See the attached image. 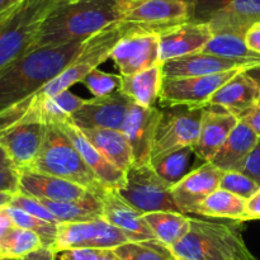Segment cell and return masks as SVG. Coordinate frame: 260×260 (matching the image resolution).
<instances>
[{
	"label": "cell",
	"instance_id": "obj_9",
	"mask_svg": "<svg viewBox=\"0 0 260 260\" xmlns=\"http://www.w3.org/2000/svg\"><path fill=\"white\" fill-rule=\"evenodd\" d=\"M126 243L129 240L119 229L98 217L81 222L58 223L52 250L57 254L74 249H116Z\"/></svg>",
	"mask_w": 260,
	"mask_h": 260
},
{
	"label": "cell",
	"instance_id": "obj_54",
	"mask_svg": "<svg viewBox=\"0 0 260 260\" xmlns=\"http://www.w3.org/2000/svg\"><path fill=\"white\" fill-rule=\"evenodd\" d=\"M69 2H70V0H69Z\"/></svg>",
	"mask_w": 260,
	"mask_h": 260
},
{
	"label": "cell",
	"instance_id": "obj_44",
	"mask_svg": "<svg viewBox=\"0 0 260 260\" xmlns=\"http://www.w3.org/2000/svg\"><path fill=\"white\" fill-rule=\"evenodd\" d=\"M13 228H15V225L10 216L8 215L5 207L0 208V239L4 238Z\"/></svg>",
	"mask_w": 260,
	"mask_h": 260
},
{
	"label": "cell",
	"instance_id": "obj_36",
	"mask_svg": "<svg viewBox=\"0 0 260 260\" xmlns=\"http://www.w3.org/2000/svg\"><path fill=\"white\" fill-rule=\"evenodd\" d=\"M220 189L228 190L233 194L249 200L254 193L258 192L260 187L241 172H223L220 182Z\"/></svg>",
	"mask_w": 260,
	"mask_h": 260
},
{
	"label": "cell",
	"instance_id": "obj_23",
	"mask_svg": "<svg viewBox=\"0 0 260 260\" xmlns=\"http://www.w3.org/2000/svg\"><path fill=\"white\" fill-rule=\"evenodd\" d=\"M245 71L239 73L221 86L208 104L222 107L238 119L258 107L260 104L259 88Z\"/></svg>",
	"mask_w": 260,
	"mask_h": 260
},
{
	"label": "cell",
	"instance_id": "obj_39",
	"mask_svg": "<svg viewBox=\"0 0 260 260\" xmlns=\"http://www.w3.org/2000/svg\"><path fill=\"white\" fill-rule=\"evenodd\" d=\"M240 172L248 175L260 187V137L253 151L249 154V156L244 161L243 167L240 168Z\"/></svg>",
	"mask_w": 260,
	"mask_h": 260
},
{
	"label": "cell",
	"instance_id": "obj_47",
	"mask_svg": "<svg viewBox=\"0 0 260 260\" xmlns=\"http://www.w3.org/2000/svg\"><path fill=\"white\" fill-rule=\"evenodd\" d=\"M20 2H22V0H0V15H2L3 13L8 12L9 9H12V8L15 7L17 4H19Z\"/></svg>",
	"mask_w": 260,
	"mask_h": 260
},
{
	"label": "cell",
	"instance_id": "obj_18",
	"mask_svg": "<svg viewBox=\"0 0 260 260\" xmlns=\"http://www.w3.org/2000/svg\"><path fill=\"white\" fill-rule=\"evenodd\" d=\"M99 197L102 201V217L119 229L129 241L141 243L157 240L145 222L142 213L129 206L116 189L104 188Z\"/></svg>",
	"mask_w": 260,
	"mask_h": 260
},
{
	"label": "cell",
	"instance_id": "obj_4",
	"mask_svg": "<svg viewBox=\"0 0 260 260\" xmlns=\"http://www.w3.org/2000/svg\"><path fill=\"white\" fill-rule=\"evenodd\" d=\"M65 0H22L0 15V73L28 53L41 25Z\"/></svg>",
	"mask_w": 260,
	"mask_h": 260
},
{
	"label": "cell",
	"instance_id": "obj_30",
	"mask_svg": "<svg viewBox=\"0 0 260 260\" xmlns=\"http://www.w3.org/2000/svg\"><path fill=\"white\" fill-rule=\"evenodd\" d=\"M193 156H196L192 146L182 147L167 152L150 161V167L169 185H175L187 177L192 170Z\"/></svg>",
	"mask_w": 260,
	"mask_h": 260
},
{
	"label": "cell",
	"instance_id": "obj_45",
	"mask_svg": "<svg viewBox=\"0 0 260 260\" xmlns=\"http://www.w3.org/2000/svg\"><path fill=\"white\" fill-rule=\"evenodd\" d=\"M19 260H56V253L52 249L42 248Z\"/></svg>",
	"mask_w": 260,
	"mask_h": 260
},
{
	"label": "cell",
	"instance_id": "obj_51",
	"mask_svg": "<svg viewBox=\"0 0 260 260\" xmlns=\"http://www.w3.org/2000/svg\"><path fill=\"white\" fill-rule=\"evenodd\" d=\"M172 260H184V259H182V258H178V256H173V258H172Z\"/></svg>",
	"mask_w": 260,
	"mask_h": 260
},
{
	"label": "cell",
	"instance_id": "obj_40",
	"mask_svg": "<svg viewBox=\"0 0 260 260\" xmlns=\"http://www.w3.org/2000/svg\"><path fill=\"white\" fill-rule=\"evenodd\" d=\"M19 193V172L15 168L0 170V193Z\"/></svg>",
	"mask_w": 260,
	"mask_h": 260
},
{
	"label": "cell",
	"instance_id": "obj_2",
	"mask_svg": "<svg viewBox=\"0 0 260 260\" xmlns=\"http://www.w3.org/2000/svg\"><path fill=\"white\" fill-rule=\"evenodd\" d=\"M84 42L29 51L0 73V112L25 101L60 75L80 53Z\"/></svg>",
	"mask_w": 260,
	"mask_h": 260
},
{
	"label": "cell",
	"instance_id": "obj_1",
	"mask_svg": "<svg viewBox=\"0 0 260 260\" xmlns=\"http://www.w3.org/2000/svg\"><path fill=\"white\" fill-rule=\"evenodd\" d=\"M131 5L126 0H65L46 18L30 51L84 42L122 22Z\"/></svg>",
	"mask_w": 260,
	"mask_h": 260
},
{
	"label": "cell",
	"instance_id": "obj_31",
	"mask_svg": "<svg viewBox=\"0 0 260 260\" xmlns=\"http://www.w3.org/2000/svg\"><path fill=\"white\" fill-rule=\"evenodd\" d=\"M202 52L235 61L260 65V55L249 50L245 37L235 33H216L210 42L203 47Z\"/></svg>",
	"mask_w": 260,
	"mask_h": 260
},
{
	"label": "cell",
	"instance_id": "obj_32",
	"mask_svg": "<svg viewBox=\"0 0 260 260\" xmlns=\"http://www.w3.org/2000/svg\"><path fill=\"white\" fill-rule=\"evenodd\" d=\"M42 248V240L37 234L17 226L0 239L2 259H22Z\"/></svg>",
	"mask_w": 260,
	"mask_h": 260
},
{
	"label": "cell",
	"instance_id": "obj_15",
	"mask_svg": "<svg viewBox=\"0 0 260 260\" xmlns=\"http://www.w3.org/2000/svg\"><path fill=\"white\" fill-rule=\"evenodd\" d=\"M223 172L212 162H203L172 187V194L182 213H196L198 206L217 189Z\"/></svg>",
	"mask_w": 260,
	"mask_h": 260
},
{
	"label": "cell",
	"instance_id": "obj_7",
	"mask_svg": "<svg viewBox=\"0 0 260 260\" xmlns=\"http://www.w3.org/2000/svg\"><path fill=\"white\" fill-rule=\"evenodd\" d=\"M203 114L205 107L174 106L160 108L151 160L182 147L194 146L200 136Z\"/></svg>",
	"mask_w": 260,
	"mask_h": 260
},
{
	"label": "cell",
	"instance_id": "obj_27",
	"mask_svg": "<svg viewBox=\"0 0 260 260\" xmlns=\"http://www.w3.org/2000/svg\"><path fill=\"white\" fill-rule=\"evenodd\" d=\"M157 240L167 248L172 249L188 234L190 228V218L179 212H150L142 215Z\"/></svg>",
	"mask_w": 260,
	"mask_h": 260
},
{
	"label": "cell",
	"instance_id": "obj_24",
	"mask_svg": "<svg viewBox=\"0 0 260 260\" xmlns=\"http://www.w3.org/2000/svg\"><path fill=\"white\" fill-rule=\"evenodd\" d=\"M259 137L243 121H239L225 144L210 162L222 172H240L244 161L255 147Z\"/></svg>",
	"mask_w": 260,
	"mask_h": 260
},
{
	"label": "cell",
	"instance_id": "obj_55",
	"mask_svg": "<svg viewBox=\"0 0 260 260\" xmlns=\"http://www.w3.org/2000/svg\"><path fill=\"white\" fill-rule=\"evenodd\" d=\"M0 260H2V259H0Z\"/></svg>",
	"mask_w": 260,
	"mask_h": 260
},
{
	"label": "cell",
	"instance_id": "obj_35",
	"mask_svg": "<svg viewBox=\"0 0 260 260\" xmlns=\"http://www.w3.org/2000/svg\"><path fill=\"white\" fill-rule=\"evenodd\" d=\"M122 76L117 74H108L95 69L85 76L83 84L94 96H106L121 89Z\"/></svg>",
	"mask_w": 260,
	"mask_h": 260
},
{
	"label": "cell",
	"instance_id": "obj_37",
	"mask_svg": "<svg viewBox=\"0 0 260 260\" xmlns=\"http://www.w3.org/2000/svg\"><path fill=\"white\" fill-rule=\"evenodd\" d=\"M9 206H13V207H17L19 210H23L24 212L29 213V215L35 216V217L41 218L43 221H48V222L53 223H60L55 217L52 216V213L42 205L38 200L33 197H28V196L20 194V193H17V194L13 197L12 202L9 203Z\"/></svg>",
	"mask_w": 260,
	"mask_h": 260
},
{
	"label": "cell",
	"instance_id": "obj_26",
	"mask_svg": "<svg viewBox=\"0 0 260 260\" xmlns=\"http://www.w3.org/2000/svg\"><path fill=\"white\" fill-rule=\"evenodd\" d=\"M88 141L111 161L126 173L134 165L131 147L121 131L114 129H81Z\"/></svg>",
	"mask_w": 260,
	"mask_h": 260
},
{
	"label": "cell",
	"instance_id": "obj_46",
	"mask_svg": "<svg viewBox=\"0 0 260 260\" xmlns=\"http://www.w3.org/2000/svg\"><path fill=\"white\" fill-rule=\"evenodd\" d=\"M245 73L248 74V75L250 76V78L253 79L254 81H255V84H256V85H258L259 91H260V65L253 66V68L248 69V70H246Z\"/></svg>",
	"mask_w": 260,
	"mask_h": 260
},
{
	"label": "cell",
	"instance_id": "obj_38",
	"mask_svg": "<svg viewBox=\"0 0 260 260\" xmlns=\"http://www.w3.org/2000/svg\"><path fill=\"white\" fill-rule=\"evenodd\" d=\"M60 260H122L113 249H74L62 251Z\"/></svg>",
	"mask_w": 260,
	"mask_h": 260
},
{
	"label": "cell",
	"instance_id": "obj_13",
	"mask_svg": "<svg viewBox=\"0 0 260 260\" xmlns=\"http://www.w3.org/2000/svg\"><path fill=\"white\" fill-rule=\"evenodd\" d=\"M47 126L41 122H22L0 131V147L7 152L13 167L28 170L37 159Z\"/></svg>",
	"mask_w": 260,
	"mask_h": 260
},
{
	"label": "cell",
	"instance_id": "obj_10",
	"mask_svg": "<svg viewBox=\"0 0 260 260\" xmlns=\"http://www.w3.org/2000/svg\"><path fill=\"white\" fill-rule=\"evenodd\" d=\"M241 71L245 70H230L194 78H164L157 104L161 108L174 106L205 107L221 86Z\"/></svg>",
	"mask_w": 260,
	"mask_h": 260
},
{
	"label": "cell",
	"instance_id": "obj_20",
	"mask_svg": "<svg viewBox=\"0 0 260 260\" xmlns=\"http://www.w3.org/2000/svg\"><path fill=\"white\" fill-rule=\"evenodd\" d=\"M238 122L239 119L222 107L206 104L200 136L193 146L197 159L202 162H210Z\"/></svg>",
	"mask_w": 260,
	"mask_h": 260
},
{
	"label": "cell",
	"instance_id": "obj_25",
	"mask_svg": "<svg viewBox=\"0 0 260 260\" xmlns=\"http://www.w3.org/2000/svg\"><path fill=\"white\" fill-rule=\"evenodd\" d=\"M162 80L164 76H162L161 63H159L141 73L122 76L119 90L123 91L134 103L152 108L159 103Z\"/></svg>",
	"mask_w": 260,
	"mask_h": 260
},
{
	"label": "cell",
	"instance_id": "obj_11",
	"mask_svg": "<svg viewBox=\"0 0 260 260\" xmlns=\"http://www.w3.org/2000/svg\"><path fill=\"white\" fill-rule=\"evenodd\" d=\"M111 58L116 63L119 75L127 76L141 73L161 63L157 32L135 25L112 51Z\"/></svg>",
	"mask_w": 260,
	"mask_h": 260
},
{
	"label": "cell",
	"instance_id": "obj_16",
	"mask_svg": "<svg viewBox=\"0 0 260 260\" xmlns=\"http://www.w3.org/2000/svg\"><path fill=\"white\" fill-rule=\"evenodd\" d=\"M123 22L132 23L155 32L189 22L187 0H147L132 3Z\"/></svg>",
	"mask_w": 260,
	"mask_h": 260
},
{
	"label": "cell",
	"instance_id": "obj_5",
	"mask_svg": "<svg viewBox=\"0 0 260 260\" xmlns=\"http://www.w3.org/2000/svg\"><path fill=\"white\" fill-rule=\"evenodd\" d=\"M46 126L47 129L40 154L28 170L69 180L101 194L106 187L99 183L65 132L57 123Z\"/></svg>",
	"mask_w": 260,
	"mask_h": 260
},
{
	"label": "cell",
	"instance_id": "obj_28",
	"mask_svg": "<svg viewBox=\"0 0 260 260\" xmlns=\"http://www.w3.org/2000/svg\"><path fill=\"white\" fill-rule=\"evenodd\" d=\"M196 215L246 222V200L228 190L217 189L198 206Z\"/></svg>",
	"mask_w": 260,
	"mask_h": 260
},
{
	"label": "cell",
	"instance_id": "obj_21",
	"mask_svg": "<svg viewBox=\"0 0 260 260\" xmlns=\"http://www.w3.org/2000/svg\"><path fill=\"white\" fill-rule=\"evenodd\" d=\"M253 66L256 65L243 62V61L230 60V58L220 57V56L210 55V53L200 51L192 55L165 61L161 63V70L165 79H177L207 76L230 70H248Z\"/></svg>",
	"mask_w": 260,
	"mask_h": 260
},
{
	"label": "cell",
	"instance_id": "obj_41",
	"mask_svg": "<svg viewBox=\"0 0 260 260\" xmlns=\"http://www.w3.org/2000/svg\"><path fill=\"white\" fill-rule=\"evenodd\" d=\"M245 42L249 50L260 55V23L251 25L245 33Z\"/></svg>",
	"mask_w": 260,
	"mask_h": 260
},
{
	"label": "cell",
	"instance_id": "obj_49",
	"mask_svg": "<svg viewBox=\"0 0 260 260\" xmlns=\"http://www.w3.org/2000/svg\"><path fill=\"white\" fill-rule=\"evenodd\" d=\"M14 196L15 194H12V193H4V192L0 193V208L9 206V203L12 202Z\"/></svg>",
	"mask_w": 260,
	"mask_h": 260
},
{
	"label": "cell",
	"instance_id": "obj_43",
	"mask_svg": "<svg viewBox=\"0 0 260 260\" xmlns=\"http://www.w3.org/2000/svg\"><path fill=\"white\" fill-rule=\"evenodd\" d=\"M239 121H243L244 123L248 124V126L258 135V137H260V104L254 109H251V111L249 112V113H246L245 116L241 117Z\"/></svg>",
	"mask_w": 260,
	"mask_h": 260
},
{
	"label": "cell",
	"instance_id": "obj_33",
	"mask_svg": "<svg viewBox=\"0 0 260 260\" xmlns=\"http://www.w3.org/2000/svg\"><path fill=\"white\" fill-rule=\"evenodd\" d=\"M5 210H7L8 215L10 216V218H12L17 228L25 229V230L33 231V233L37 234L41 238V240H42L43 248H53L56 236H57L58 223L43 221L41 218H37L35 216L29 215V213L24 212L23 210L13 207V206H7Z\"/></svg>",
	"mask_w": 260,
	"mask_h": 260
},
{
	"label": "cell",
	"instance_id": "obj_50",
	"mask_svg": "<svg viewBox=\"0 0 260 260\" xmlns=\"http://www.w3.org/2000/svg\"><path fill=\"white\" fill-rule=\"evenodd\" d=\"M126 2H129V3H134V4H137V3H144V2H147V0H126Z\"/></svg>",
	"mask_w": 260,
	"mask_h": 260
},
{
	"label": "cell",
	"instance_id": "obj_52",
	"mask_svg": "<svg viewBox=\"0 0 260 260\" xmlns=\"http://www.w3.org/2000/svg\"><path fill=\"white\" fill-rule=\"evenodd\" d=\"M2 260H19V259H2Z\"/></svg>",
	"mask_w": 260,
	"mask_h": 260
},
{
	"label": "cell",
	"instance_id": "obj_3",
	"mask_svg": "<svg viewBox=\"0 0 260 260\" xmlns=\"http://www.w3.org/2000/svg\"><path fill=\"white\" fill-rule=\"evenodd\" d=\"M170 250L184 260H258L243 238V225L190 218L187 235Z\"/></svg>",
	"mask_w": 260,
	"mask_h": 260
},
{
	"label": "cell",
	"instance_id": "obj_53",
	"mask_svg": "<svg viewBox=\"0 0 260 260\" xmlns=\"http://www.w3.org/2000/svg\"><path fill=\"white\" fill-rule=\"evenodd\" d=\"M0 259H2V256H0Z\"/></svg>",
	"mask_w": 260,
	"mask_h": 260
},
{
	"label": "cell",
	"instance_id": "obj_48",
	"mask_svg": "<svg viewBox=\"0 0 260 260\" xmlns=\"http://www.w3.org/2000/svg\"><path fill=\"white\" fill-rule=\"evenodd\" d=\"M8 168H14V167H13L12 161H10V159L8 157L7 152L0 147V170L8 169Z\"/></svg>",
	"mask_w": 260,
	"mask_h": 260
},
{
	"label": "cell",
	"instance_id": "obj_34",
	"mask_svg": "<svg viewBox=\"0 0 260 260\" xmlns=\"http://www.w3.org/2000/svg\"><path fill=\"white\" fill-rule=\"evenodd\" d=\"M122 260H172L174 254L160 241H141L123 244L113 249Z\"/></svg>",
	"mask_w": 260,
	"mask_h": 260
},
{
	"label": "cell",
	"instance_id": "obj_8",
	"mask_svg": "<svg viewBox=\"0 0 260 260\" xmlns=\"http://www.w3.org/2000/svg\"><path fill=\"white\" fill-rule=\"evenodd\" d=\"M129 206L141 212H180L172 194V185L161 179L150 165H132L126 172V184L116 189Z\"/></svg>",
	"mask_w": 260,
	"mask_h": 260
},
{
	"label": "cell",
	"instance_id": "obj_17",
	"mask_svg": "<svg viewBox=\"0 0 260 260\" xmlns=\"http://www.w3.org/2000/svg\"><path fill=\"white\" fill-rule=\"evenodd\" d=\"M160 45V61L174 60L203 50L213 37L208 24L185 22L157 32Z\"/></svg>",
	"mask_w": 260,
	"mask_h": 260
},
{
	"label": "cell",
	"instance_id": "obj_6",
	"mask_svg": "<svg viewBox=\"0 0 260 260\" xmlns=\"http://www.w3.org/2000/svg\"><path fill=\"white\" fill-rule=\"evenodd\" d=\"M189 22L206 23L213 35L235 33L245 37L260 23V0H187Z\"/></svg>",
	"mask_w": 260,
	"mask_h": 260
},
{
	"label": "cell",
	"instance_id": "obj_22",
	"mask_svg": "<svg viewBox=\"0 0 260 260\" xmlns=\"http://www.w3.org/2000/svg\"><path fill=\"white\" fill-rule=\"evenodd\" d=\"M58 127L65 132L74 146L81 155L89 169L94 173L96 179L103 187L109 189H119L126 184V173L114 167L111 161L106 159L90 142L88 141L81 129L74 126L70 119L58 122Z\"/></svg>",
	"mask_w": 260,
	"mask_h": 260
},
{
	"label": "cell",
	"instance_id": "obj_19",
	"mask_svg": "<svg viewBox=\"0 0 260 260\" xmlns=\"http://www.w3.org/2000/svg\"><path fill=\"white\" fill-rule=\"evenodd\" d=\"M19 193L37 200H47L53 202L83 201L91 194H95L73 182L30 170L19 172Z\"/></svg>",
	"mask_w": 260,
	"mask_h": 260
},
{
	"label": "cell",
	"instance_id": "obj_29",
	"mask_svg": "<svg viewBox=\"0 0 260 260\" xmlns=\"http://www.w3.org/2000/svg\"><path fill=\"white\" fill-rule=\"evenodd\" d=\"M37 200V198H36ZM60 223L81 222L102 217V201L99 194H91L83 201H66L53 202L47 200H38Z\"/></svg>",
	"mask_w": 260,
	"mask_h": 260
},
{
	"label": "cell",
	"instance_id": "obj_14",
	"mask_svg": "<svg viewBox=\"0 0 260 260\" xmlns=\"http://www.w3.org/2000/svg\"><path fill=\"white\" fill-rule=\"evenodd\" d=\"M160 118V108L141 107L132 103L121 132L131 147L134 165H150L155 131Z\"/></svg>",
	"mask_w": 260,
	"mask_h": 260
},
{
	"label": "cell",
	"instance_id": "obj_42",
	"mask_svg": "<svg viewBox=\"0 0 260 260\" xmlns=\"http://www.w3.org/2000/svg\"><path fill=\"white\" fill-rule=\"evenodd\" d=\"M260 220V189L246 200V221Z\"/></svg>",
	"mask_w": 260,
	"mask_h": 260
},
{
	"label": "cell",
	"instance_id": "obj_12",
	"mask_svg": "<svg viewBox=\"0 0 260 260\" xmlns=\"http://www.w3.org/2000/svg\"><path fill=\"white\" fill-rule=\"evenodd\" d=\"M134 102L122 90L106 96H94L73 113L70 122L79 129L121 131Z\"/></svg>",
	"mask_w": 260,
	"mask_h": 260
}]
</instances>
